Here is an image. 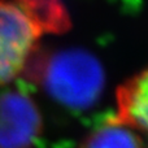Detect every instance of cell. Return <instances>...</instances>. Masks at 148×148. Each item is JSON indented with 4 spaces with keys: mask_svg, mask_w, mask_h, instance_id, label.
I'll list each match as a JSON object with an SVG mask.
<instances>
[{
    "mask_svg": "<svg viewBox=\"0 0 148 148\" xmlns=\"http://www.w3.org/2000/svg\"><path fill=\"white\" fill-rule=\"evenodd\" d=\"M33 78L40 81L46 91L70 108L83 109L94 104L104 86L103 68L88 52L70 49L29 62Z\"/></svg>",
    "mask_w": 148,
    "mask_h": 148,
    "instance_id": "cell-1",
    "label": "cell"
},
{
    "mask_svg": "<svg viewBox=\"0 0 148 148\" xmlns=\"http://www.w3.org/2000/svg\"><path fill=\"white\" fill-rule=\"evenodd\" d=\"M79 148H146L134 127L116 116L108 118L86 136Z\"/></svg>",
    "mask_w": 148,
    "mask_h": 148,
    "instance_id": "cell-5",
    "label": "cell"
},
{
    "mask_svg": "<svg viewBox=\"0 0 148 148\" xmlns=\"http://www.w3.org/2000/svg\"><path fill=\"white\" fill-rule=\"evenodd\" d=\"M43 121L36 104L21 91L0 95V148H31Z\"/></svg>",
    "mask_w": 148,
    "mask_h": 148,
    "instance_id": "cell-3",
    "label": "cell"
},
{
    "mask_svg": "<svg viewBox=\"0 0 148 148\" xmlns=\"http://www.w3.org/2000/svg\"><path fill=\"white\" fill-rule=\"evenodd\" d=\"M117 101V117L148 136V69L121 87Z\"/></svg>",
    "mask_w": 148,
    "mask_h": 148,
    "instance_id": "cell-4",
    "label": "cell"
},
{
    "mask_svg": "<svg viewBox=\"0 0 148 148\" xmlns=\"http://www.w3.org/2000/svg\"><path fill=\"white\" fill-rule=\"evenodd\" d=\"M46 31L30 0H0V86L25 69Z\"/></svg>",
    "mask_w": 148,
    "mask_h": 148,
    "instance_id": "cell-2",
    "label": "cell"
}]
</instances>
